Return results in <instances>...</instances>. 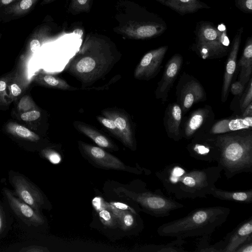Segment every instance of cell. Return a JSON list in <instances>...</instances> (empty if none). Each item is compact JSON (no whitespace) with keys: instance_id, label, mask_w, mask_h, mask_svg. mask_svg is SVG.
<instances>
[{"instance_id":"obj_1","label":"cell","mask_w":252,"mask_h":252,"mask_svg":"<svg viewBox=\"0 0 252 252\" xmlns=\"http://www.w3.org/2000/svg\"><path fill=\"white\" fill-rule=\"evenodd\" d=\"M222 168L218 164L203 169H188L179 163H172L156 172L166 191L178 199L205 198L216 187Z\"/></svg>"},{"instance_id":"obj_2","label":"cell","mask_w":252,"mask_h":252,"mask_svg":"<svg viewBox=\"0 0 252 252\" xmlns=\"http://www.w3.org/2000/svg\"><path fill=\"white\" fill-rule=\"evenodd\" d=\"M117 61L116 54L108 45L90 39L84 42L65 69L83 86H87L104 77Z\"/></svg>"},{"instance_id":"obj_3","label":"cell","mask_w":252,"mask_h":252,"mask_svg":"<svg viewBox=\"0 0 252 252\" xmlns=\"http://www.w3.org/2000/svg\"><path fill=\"white\" fill-rule=\"evenodd\" d=\"M229 208L213 206L195 209L182 218L160 225L157 229L161 236L185 239L212 234L226 220Z\"/></svg>"},{"instance_id":"obj_4","label":"cell","mask_w":252,"mask_h":252,"mask_svg":"<svg viewBox=\"0 0 252 252\" xmlns=\"http://www.w3.org/2000/svg\"><path fill=\"white\" fill-rule=\"evenodd\" d=\"M217 161L227 179L243 173L252 172V130L242 129L217 135Z\"/></svg>"},{"instance_id":"obj_5","label":"cell","mask_w":252,"mask_h":252,"mask_svg":"<svg viewBox=\"0 0 252 252\" xmlns=\"http://www.w3.org/2000/svg\"><path fill=\"white\" fill-rule=\"evenodd\" d=\"M229 41L226 30L222 32L210 24H203L198 32L195 50L203 60L222 58L227 55Z\"/></svg>"},{"instance_id":"obj_6","label":"cell","mask_w":252,"mask_h":252,"mask_svg":"<svg viewBox=\"0 0 252 252\" xmlns=\"http://www.w3.org/2000/svg\"><path fill=\"white\" fill-rule=\"evenodd\" d=\"M8 180L13 188V193L20 200L39 212L48 207L43 192L25 175L10 170L8 172Z\"/></svg>"},{"instance_id":"obj_7","label":"cell","mask_w":252,"mask_h":252,"mask_svg":"<svg viewBox=\"0 0 252 252\" xmlns=\"http://www.w3.org/2000/svg\"><path fill=\"white\" fill-rule=\"evenodd\" d=\"M131 193L133 200L146 213L156 217H167L171 211L184 207L183 204L165 195L160 189Z\"/></svg>"},{"instance_id":"obj_8","label":"cell","mask_w":252,"mask_h":252,"mask_svg":"<svg viewBox=\"0 0 252 252\" xmlns=\"http://www.w3.org/2000/svg\"><path fill=\"white\" fill-rule=\"evenodd\" d=\"M176 96L183 116L193 105L207 99L205 90L200 82L186 72L180 76L176 86Z\"/></svg>"},{"instance_id":"obj_9","label":"cell","mask_w":252,"mask_h":252,"mask_svg":"<svg viewBox=\"0 0 252 252\" xmlns=\"http://www.w3.org/2000/svg\"><path fill=\"white\" fill-rule=\"evenodd\" d=\"M2 194L11 212L24 224L36 228L45 223V218L41 212L18 198L12 190L4 187Z\"/></svg>"},{"instance_id":"obj_10","label":"cell","mask_w":252,"mask_h":252,"mask_svg":"<svg viewBox=\"0 0 252 252\" xmlns=\"http://www.w3.org/2000/svg\"><path fill=\"white\" fill-rule=\"evenodd\" d=\"M214 121L215 114L210 105H206L191 111L188 116L182 119V137L190 140L199 133L208 131Z\"/></svg>"},{"instance_id":"obj_11","label":"cell","mask_w":252,"mask_h":252,"mask_svg":"<svg viewBox=\"0 0 252 252\" xmlns=\"http://www.w3.org/2000/svg\"><path fill=\"white\" fill-rule=\"evenodd\" d=\"M217 135L203 131L196 134L187 146L189 155L198 160L212 162L218 160L219 149Z\"/></svg>"},{"instance_id":"obj_12","label":"cell","mask_w":252,"mask_h":252,"mask_svg":"<svg viewBox=\"0 0 252 252\" xmlns=\"http://www.w3.org/2000/svg\"><path fill=\"white\" fill-rule=\"evenodd\" d=\"M167 49L168 46H163L147 53L135 69L134 78L145 81L155 78L161 69Z\"/></svg>"},{"instance_id":"obj_13","label":"cell","mask_w":252,"mask_h":252,"mask_svg":"<svg viewBox=\"0 0 252 252\" xmlns=\"http://www.w3.org/2000/svg\"><path fill=\"white\" fill-rule=\"evenodd\" d=\"M183 62L182 56L178 53L168 61L155 91L156 98L160 99L163 102L167 101L168 94L181 70Z\"/></svg>"},{"instance_id":"obj_14","label":"cell","mask_w":252,"mask_h":252,"mask_svg":"<svg viewBox=\"0 0 252 252\" xmlns=\"http://www.w3.org/2000/svg\"><path fill=\"white\" fill-rule=\"evenodd\" d=\"M102 115L112 120L118 131L119 139L126 147L135 150L133 131L130 121L124 113L115 110H104Z\"/></svg>"},{"instance_id":"obj_15","label":"cell","mask_w":252,"mask_h":252,"mask_svg":"<svg viewBox=\"0 0 252 252\" xmlns=\"http://www.w3.org/2000/svg\"><path fill=\"white\" fill-rule=\"evenodd\" d=\"M79 144L85 155L97 164L109 169L127 170L126 166L119 159L101 148L82 141H79Z\"/></svg>"},{"instance_id":"obj_16","label":"cell","mask_w":252,"mask_h":252,"mask_svg":"<svg viewBox=\"0 0 252 252\" xmlns=\"http://www.w3.org/2000/svg\"><path fill=\"white\" fill-rule=\"evenodd\" d=\"M242 32L243 28H241L235 35L227 59L221 93V101L222 102H225L227 99L230 86L236 69L237 56Z\"/></svg>"},{"instance_id":"obj_17","label":"cell","mask_w":252,"mask_h":252,"mask_svg":"<svg viewBox=\"0 0 252 252\" xmlns=\"http://www.w3.org/2000/svg\"><path fill=\"white\" fill-rule=\"evenodd\" d=\"M252 239V218L247 219L228 233L223 240L222 252H235L246 241Z\"/></svg>"},{"instance_id":"obj_18","label":"cell","mask_w":252,"mask_h":252,"mask_svg":"<svg viewBox=\"0 0 252 252\" xmlns=\"http://www.w3.org/2000/svg\"><path fill=\"white\" fill-rule=\"evenodd\" d=\"M52 28L47 24L38 26L32 32L27 39L21 58L27 60L32 57L44 43L52 41L54 37L52 34Z\"/></svg>"},{"instance_id":"obj_19","label":"cell","mask_w":252,"mask_h":252,"mask_svg":"<svg viewBox=\"0 0 252 252\" xmlns=\"http://www.w3.org/2000/svg\"><path fill=\"white\" fill-rule=\"evenodd\" d=\"M183 117L181 108L177 102L167 105L164 112L163 125L167 136L175 141L183 138L181 132Z\"/></svg>"},{"instance_id":"obj_20","label":"cell","mask_w":252,"mask_h":252,"mask_svg":"<svg viewBox=\"0 0 252 252\" xmlns=\"http://www.w3.org/2000/svg\"><path fill=\"white\" fill-rule=\"evenodd\" d=\"M252 116L237 115L214 121L208 132L217 135L242 129H252Z\"/></svg>"},{"instance_id":"obj_21","label":"cell","mask_w":252,"mask_h":252,"mask_svg":"<svg viewBox=\"0 0 252 252\" xmlns=\"http://www.w3.org/2000/svg\"><path fill=\"white\" fill-rule=\"evenodd\" d=\"M165 27L156 23H131L120 29V32L133 39H146L157 36Z\"/></svg>"},{"instance_id":"obj_22","label":"cell","mask_w":252,"mask_h":252,"mask_svg":"<svg viewBox=\"0 0 252 252\" xmlns=\"http://www.w3.org/2000/svg\"><path fill=\"white\" fill-rule=\"evenodd\" d=\"M39 0H18L0 9V21L6 23L21 18L34 7Z\"/></svg>"},{"instance_id":"obj_23","label":"cell","mask_w":252,"mask_h":252,"mask_svg":"<svg viewBox=\"0 0 252 252\" xmlns=\"http://www.w3.org/2000/svg\"><path fill=\"white\" fill-rule=\"evenodd\" d=\"M238 66L240 68L238 81L244 85L248 83L252 73V38L249 37L246 41Z\"/></svg>"},{"instance_id":"obj_24","label":"cell","mask_w":252,"mask_h":252,"mask_svg":"<svg viewBox=\"0 0 252 252\" xmlns=\"http://www.w3.org/2000/svg\"><path fill=\"white\" fill-rule=\"evenodd\" d=\"M210 195L218 199L242 203L252 202V189L243 191H227L216 187L210 191Z\"/></svg>"},{"instance_id":"obj_25","label":"cell","mask_w":252,"mask_h":252,"mask_svg":"<svg viewBox=\"0 0 252 252\" xmlns=\"http://www.w3.org/2000/svg\"><path fill=\"white\" fill-rule=\"evenodd\" d=\"M181 14L194 12L207 7L199 0H157Z\"/></svg>"},{"instance_id":"obj_26","label":"cell","mask_w":252,"mask_h":252,"mask_svg":"<svg viewBox=\"0 0 252 252\" xmlns=\"http://www.w3.org/2000/svg\"><path fill=\"white\" fill-rule=\"evenodd\" d=\"M74 126L76 129L91 138L99 147L111 149L114 148V145L107 137L86 124L76 121L74 123Z\"/></svg>"},{"instance_id":"obj_27","label":"cell","mask_w":252,"mask_h":252,"mask_svg":"<svg viewBox=\"0 0 252 252\" xmlns=\"http://www.w3.org/2000/svg\"><path fill=\"white\" fill-rule=\"evenodd\" d=\"M6 130L14 137L32 144H36L40 140L38 134L15 122L8 123L6 126Z\"/></svg>"},{"instance_id":"obj_28","label":"cell","mask_w":252,"mask_h":252,"mask_svg":"<svg viewBox=\"0 0 252 252\" xmlns=\"http://www.w3.org/2000/svg\"><path fill=\"white\" fill-rule=\"evenodd\" d=\"M38 84L57 89L75 90L76 88L70 86L64 80L45 73H39L33 78Z\"/></svg>"},{"instance_id":"obj_29","label":"cell","mask_w":252,"mask_h":252,"mask_svg":"<svg viewBox=\"0 0 252 252\" xmlns=\"http://www.w3.org/2000/svg\"><path fill=\"white\" fill-rule=\"evenodd\" d=\"M109 209L112 212L117 220V223L124 230H128L136 224L135 214L130 211L118 209L110 203H107Z\"/></svg>"},{"instance_id":"obj_30","label":"cell","mask_w":252,"mask_h":252,"mask_svg":"<svg viewBox=\"0 0 252 252\" xmlns=\"http://www.w3.org/2000/svg\"><path fill=\"white\" fill-rule=\"evenodd\" d=\"M13 219L7 203L0 200V238L4 237L10 229Z\"/></svg>"},{"instance_id":"obj_31","label":"cell","mask_w":252,"mask_h":252,"mask_svg":"<svg viewBox=\"0 0 252 252\" xmlns=\"http://www.w3.org/2000/svg\"><path fill=\"white\" fill-rule=\"evenodd\" d=\"M211 234H206L201 236L196 243L195 252H222L223 240H220L214 245H211Z\"/></svg>"},{"instance_id":"obj_32","label":"cell","mask_w":252,"mask_h":252,"mask_svg":"<svg viewBox=\"0 0 252 252\" xmlns=\"http://www.w3.org/2000/svg\"><path fill=\"white\" fill-rule=\"evenodd\" d=\"M27 85L24 83V81L17 74L15 76L10 77L7 84L8 96L11 100H15L22 93Z\"/></svg>"},{"instance_id":"obj_33","label":"cell","mask_w":252,"mask_h":252,"mask_svg":"<svg viewBox=\"0 0 252 252\" xmlns=\"http://www.w3.org/2000/svg\"><path fill=\"white\" fill-rule=\"evenodd\" d=\"M100 220L102 223L108 227H113L117 224V221L112 212L107 206L98 212Z\"/></svg>"},{"instance_id":"obj_34","label":"cell","mask_w":252,"mask_h":252,"mask_svg":"<svg viewBox=\"0 0 252 252\" xmlns=\"http://www.w3.org/2000/svg\"><path fill=\"white\" fill-rule=\"evenodd\" d=\"M240 100V107L242 113L244 109L252 102V78L248 82V85L244 93H243Z\"/></svg>"},{"instance_id":"obj_35","label":"cell","mask_w":252,"mask_h":252,"mask_svg":"<svg viewBox=\"0 0 252 252\" xmlns=\"http://www.w3.org/2000/svg\"><path fill=\"white\" fill-rule=\"evenodd\" d=\"M39 154L41 157L46 158L53 164H58L62 160L60 155L56 151L49 148L41 149Z\"/></svg>"},{"instance_id":"obj_36","label":"cell","mask_w":252,"mask_h":252,"mask_svg":"<svg viewBox=\"0 0 252 252\" xmlns=\"http://www.w3.org/2000/svg\"><path fill=\"white\" fill-rule=\"evenodd\" d=\"M18 110L24 112L36 109V106L32 98L28 95L23 96L20 100L18 105Z\"/></svg>"},{"instance_id":"obj_37","label":"cell","mask_w":252,"mask_h":252,"mask_svg":"<svg viewBox=\"0 0 252 252\" xmlns=\"http://www.w3.org/2000/svg\"><path fill=\"white\" fill-rule=\"evenodd\" d=\"M10 77L9 75L0 79V104H7L8 103V97L9 98V97L7 94L6 90Z\"/></svg>"},{"instance_id":"obj_38","label":"cell","mask_w":252,"mask_h":252,"mask_svg":"<svg viewBox=\"0 0 252 252\" xmlns=\"http://www.w3.org/2000/svg\"><path fill=\"white\" fill-rule=\"evenodd\" d=\"M97 120L106 128H107L110 132H111L113 135L116 136L118 138H119V134L118 131L114 124V122L105 117L97 116Z\"/></svg>"},{"instance_id":"obj_39","label":"cell","mask_w":252,"mask_h":252,"mask_svg":"<svg viewBox=\"0 0 252 252\" xmlns=\"http://www.w3.org/2000/svg\"><path fill=\"white\" fill-rule=\"evenodd\" d=\"M71 7L76 12H88L90 9V0H71Z\"/></svg>"},{"instance_id":"obj_40","label":"cell","mask_w":252,"mask_h":252,"mask_svg":"<svg viewBox=\"0 0 252 252\" xmlns=\"http://www.w3.org/2000/svg\"><path fill=\"white\" fill-rule=\"evenodd\" d=\"M40 112L37 109L22 112L20 117L24 122L34 121L40 117Z\"/></svg>"},{"instance_id":"obj_41","label":"cell","mask_w":252,"mask_h":252,"mask_svg":"<svg viewBox=\"0 0 252 252\" xmlns=\"http://www.w3.org/2000/svg\"><path fill=\"white\" fill-rule=\"evenodd\" d=\"M245 86L241 82L238 80L230 84L229 91L234 95H240L244 91Z\"/></svg>"},{"instance_id":"obj_42","label":"cell","mask_w":252,"mask_h":252,"mask_svg":"<svg viewBox=\"0 0 252 252\" xmlns=\"http://www.w3.org/2000/svg\"><path fill=\"white\" fill-rule=\"evenodd\" d=\"M238 7L244 11L251 13L252 11V0H237Z\"/></svg>"},{"instance_id":"obj_43","label":"cell","mask_w":252,"mask_h":252,"mask_svg":"<svg viewBox=\"0 0 252 252\" xmlns=\"http://www.w3.org/2000/svg\"><path fill=\"white\" fill-rule=\"evenodd\" d=\"M92 203L97 212L106 207L107 206V202L100 197L94 198L92 201Z\"/></svg>"},{"instance_id":"obj_44","label":"cell","mask_w":252,"mask_h":252,"mask_svg":"<svg viewBox=\"0 0 252 252\" xmlns=\"http://www.w3.org/2000/svg\"><path fill=\"white\" fill-rule=\"evenodd\" d=\"M235 252H252V239L244 242L236 250Z\"/></svg>"},{"instance_id":"obj_45","label":"cell","mask_w":252,"mask_h":252,"mask_svg":"<svg viewBox=\"0 0 252 252\" xmlns=\"http://www.w3.org/2000/svg\"><path fill=\"white\" fill-rule=\"evenodd\" d=\"M110 203L111 205H112L113 206L115 207L116 208H117L118 209L128 211H130V212L136 214V213H135L134 210L126 204H124V203H123L121 202H115V201L110 202Z\"/></svg>"},{"instance_id":"obj_46","label":"cell","mask_w":252,"mask_h":252,"mask_svg":"<svg viewBox=\"0 0 252 252\" xmlns=\"http://www.w3.org/2000/svg\"><path fill=\"white\" fill-rule=\"evenodd\" d=\"M44 248L36 246H31L28 247L25 249H23L20 250L21 252L25 251V252H45L47 250L43 249Z\"/></svg>"},{"instance_id":"obj_47","label":"cell","mask_w":252,"mask_h":252,"mask_svg":"<svg viewBox=\"0 0 252 252\" xmlns=\"http://www.w3.org/2000/svg\"><path fill=\"white\" fill-rule=\"evenodd\" d=\"M241 115L243 117L252 116V102L244 109Z\"/></svg>"},{"instance_id":"obj_48","label":"cell","mask_w":252,"mask_h":252,"mask_svg":"<svg viewBox=\"0 0 252 252\" xmlns=\"http://www.w3.org/2000/svg\"><path fill=\"white\" fill-rule=\"evenodd\" d=\"M18 0H0V9L8 6Z\"/></svg>"},{"instance_id":"obj_49","label":"cell","mask_w":252,"mask_h":252,"mask_svg":"<svg viewBox=\"0 0 252 252\" xmlns=\"http://www.w3.org/2000/svg\"><path fill=\"white\" fill-rule=\"evenodd\" d=\"M55 0H42L41 4L42 5L46 4L51 3Z\"/></svg>"},{"instance_id":"obj_50","label":"cell","mask_w":252,"mask_h":252,"mask_svg":"<svg viewBox=\"0 0 252 252\" xmlns=\"http://www.w3.org/2000/svg\"><path fill=\"white\" fill-rule=\"evenodd\" d=\"M1 36V34L0 33V39Z\"/></svg>"}]
</instances>
